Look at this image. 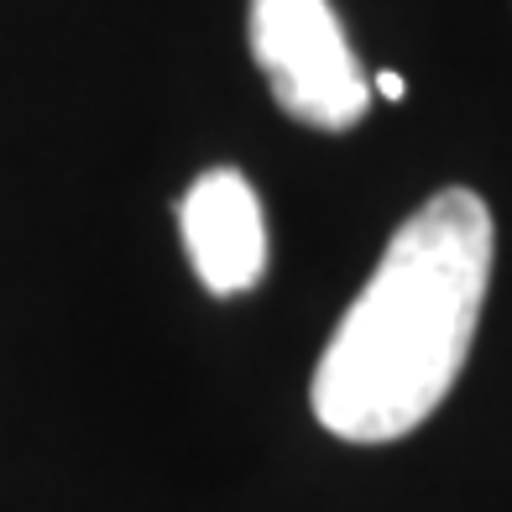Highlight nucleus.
Returning a JSON list of instances; mask_svg holds the SVG:
<instances>
[{
	"label": "nucleus",
	"mask_w": 512,
	"mask_h": 512,
	"mask_svg": "<svg viewBox=\"0 0 512 512\" xmlns=\"http://www.w3.org/2000/svg\"><path fill=\"white\" fill-rule=\"evenodd\" d=\"M492 209L439 189L392 230L377 272L314 366V418L351 445L413 434L450 398L492 283Z\"/></svg>",
	"instance_id": "1"
},
{
	"label": "nucleus",
	"mask_w": 512,
	"mask_h": 512,
	"mask_svg": "<svg viewBox=\"0 0 512 512\" xmlns=\"http://www.w3.org/2000/svg\"><path fill=\"white\" fill-rule=\"evenodd\" d=\"M251 58L272 100L314 131H351L371 105V79L330 0H251Z\"/></svg>",
	"instance_id": "2"
},
{
	"label": "nucleus",
	"mask_w": 512,
	"mask_h": 512,
	"mask_svg": "<svg viewBox=\"0 0 512 512\" xmlns=\"http://www.w3.org/2000/svg\"><path fill=\"white\" fill-rule=\"evenodd\" d=\"M178 230L189 267L215 298H236L256 288V277L267 267V220L246 173L236 168L199 173L178 204Z\"/></svg>",
	"instance_id": "3"
},
{
	"label": "nucleus",
	"mask_w": 512,
	"mask_h": 512,
	"mask_svg": "<svg viewBox=\"0 0 512 512\" xmlns=\"http://www.w3.org/2000/svg\"><path fill=\"white\" fill-rule=\"evenodd\" d=\"M377 95H382V100H403V95H408L403 74H392V68H382V74H377Z\"/></svg>",
	"instance_id": "4"
}]
</instances>
